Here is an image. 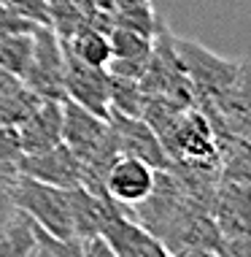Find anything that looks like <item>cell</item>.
<instances>
[{"label": "cell", "instance_id": "1", "mask_svg": "<svg viewBox=\"0 0 251 257\" xmlns=\"http://www.w3.org/2000/svg\"><path fill=\"white\" fill-rule=\"evenodd\" d=\"M173 46H176V54L192 84L194 106L200 111H213L216 103L221 100V95L232 84L235 73H238V62L219 57L211 49H205L203 44L189 41V38L173 36Z\"/></svg>", "mask_w": 251, "mask_h": 257}, {"label": "cell", "instance_id": "18", "mask_svg": "<svg viewBox=\"0 0 251 257\" xmlns=\"http://www.w3.org/2000/svg\"><path fill=\"white\" fill-rule=\"evenodd\" d=\"M221 254H227V257H251V233L227 235L224 244H221Z\"/></svg>", "mask_w": 251, "mask_h": 257}, {"label": "cell", "instance_id": "17", "mask_svg": "<svg viewBox=\"0 0 251 257\" xmlns=\"http://www.w3.org/2000/svg\"><path fill=\"white\" fill-rule=\"evenodd\" d=\"M22 155L19 149V136L14 124H0V165H14Z\"/></svg>", "mask_w": 251, "mask_h": 257}, {"label": "cell", "instance_id": "10", "mask_svg": "<svg viewBox=\"0 0 251 257\" xmlns=\"http://www.w3.org/2000/svg\"><path fill=\"white\" fill-rule=\"evenodd\" d=\"M154 173L157 168H151L149 163L132 157V155H122L116 157V163L108 168L106 173V192L116 203L122 206H135L151 192L154 187Z\"/></svg>", "mask_w": 251, "mask_h": 257}, {"label": "cell", "instance_id": "4", "mask_svg": "<svg viewBox=\"0 0 251 257\" xmlns=\"http://www.w3.org/2000/svg\"><path fill=\"white\" fill-rule=\"evenodd\" d=\"M100 235L108 241L114 257H165V246L157 235H151L141 222H135L124 208L108 198L106 214L100 222Z\"/></svg>", "mask_w": 251, "mask_h": 257}, {"label": "cell", "instance_id": "21", "mask_svg": "<svg viewBox=\"0 0 251 257\" xmlns=\"http://www.w3.org/2000/svg\"><path fill=\"white\" fill-rule=\"evenodd\" d=\"M151 6V0H114V11H124V9H146Z\"/></svg>", "mask_w": 251, "mask_h": 257}, {"label": "cell", "instance_id": "20", "mask_svg": "<svg viewBox=\"0 0 251 257\" xmlns=\"http://www.w3.org/2000/svg\"><path fill=\"white\" fill-rule=\"evenodd\" d=\"M14 208H17V206H14V200H11V195H9V190H0V235H3L6 225H9Z\"/></svg>", "mask_w": 251, "mask_h": 257}, {"label": "cell", "instance_id": "11", "mask_svg": "<svg viewBox=\"0 0 251 257\" xmlns=\"http://www.w3.org/2000/svg\"><path fill=\"white\" fill-rule=\"evenodd\" d=\"M108 119L97 116L92 111H87L84 106L73 100H62V141L73 149V155L81 160H87L97 149V144L108 136Z\"/></svg>", "mask_w": 251, "mask_h": 257}, {"label": "cell", "instance_id": "9", "mask_svg": "<svg viewBox=\"0 0 251 257\" xmlns=\"http://www.w3.org/2000/svg\"><path fill=\"white\" fill-rule=\"evenodd\" d=\"M22 155L52 149L62 141V100H38L30 114L17 124Z\"/></svg>", "mask_w": 251, "mask_h": 257}, {"label": "cell", "instance_id": "12", "mask_svg": "<svg viewBox=\"0 0 251 257\" xmlns=\"http://www.w3.org/2000/svg\"><path fill=\"white\" fill-rule=\"evenodd\" d=\"M65 49L79 57L81 62L87 65H95V68H106L108 60H111V41H108V33L97 30V27L84 22L79 30L73 33L71 38H62Z\"/></svg>", "mask_w": 251, "mask_h": 257}, {"label": "cell", "instance_id": "15", "mask_svg": "<svg viewBox=\"0 0 251 257\" xmlns=\"http://www.w3.org/2000/svg\"><path fill=\"white\" fill-rule=\"evenodd\" d=\"M33 54V33H11L0 36V68L6 73L22 79Z\"/></svg>", "mask_w": 251, "mask_h": 257}, {"label": "cell", "instance_id": "7", "mask_svg": "<svg viewBox=\"0 0 251 257\" xmlns=\"http://www.w3.org/2000/svg\"><path fill=\"white\" fill-rule=\"evenodd\" d=\"M108 124L114 127L116 141L122 147V155H132L143 163H149L157 171H170V155L162 147L159 136L151 130V124L143 116H127L119 111H108Z\"/></svg>", "mask_w": 251, "mask_h": 257}, {"label": "cell", "instance_id": "2", "mask_svg": "<svg viewBox=\"0 0 251 257\" xmlns=\"http://www.w3.org/2000/svg\"><path fill=\"white\" fill-rule=\"evenodd\" d=\"M14 206L30 214L44 230L54 233L57 238H73V219H71V198L68 190L54 184L36 182L30 176L17 173V179L9 187Z\"/></svg>", "mask_w": 251, "mask_h": 257}, {"label": "cell", "instance_id": "14", "mask_svg": "<svg viewBox=\"0 0 251 257\" xmlns=\"http://www.w3.org/2000/svg\"><path fill=\"white\" fill-rule=\"evenodd\" d=\"M108 98H111V111H119L127 116H141L143 114V100L146 92L138 79H124V76L108 73Z\"/></svg>", "mask_w": 251, "mask_h": 257}, {"label": "cell", "instance_id": "19", "mask_svg": "<svg viewBox=\"0 0 251 257\" xmlns=\"http://www.w3.org/2000/svg\"><path fill=\"white\" fill-rule=\"evenodd\" d=\"M79 252H81V257H100V254L114 257V252H111V246H108V241L103 238L100 233L87 235V238H79Z\"/></svg>", "mask_w": 251, "mask_h": 257}, {"label": "cell", "instance_id": "16", "mask_svg": "<svg viewBox=\"0 0 251 257\" xmlns=\"http://www.w3.org/2000/svg\"><path fill=\"white\" fill-rule=\"evenodd\" d=\"M6 3H9L22 19H27V22H33V25H49V27H52V17H49L46 0H6Z\"/></svg>", "mask_w": 251, "mask_h": 257}, {"label": "cell", "instance_id": "13", "mask_svg": "<svg viewBox=\"0 0 251 257\" xmlns=\"http://www.w3.org/2000/svg\"><path fill=\"white\" fill-rule=\"evenodd\" d=\"M33 249H36V219L22 208H14L0 235V257H33Z\"/></svg>", "mask_w": 251, "mask_h": 257}, {"label": "cell", "instance_id": "6", "mask_svg": "<svg viewBox=\"0 0 251 257\" xmlns=\"http://www.w3.org/2000/svg\"><path fill=\"white\" fill-rule=\"evenodd\" d=\"M17 171L22 176H30L44 184L62 187V190H71V187H79L84 182L81 160L73 155V149L65 141H60L52 149L36 152V155H19Z\"/></svg>", "mask_w": 251, "mask_h": 257}, {"label": "cell", "instance_id": "3", "mask_svg": "<svg viewBox=\"0 0 251 257\" xmlns=\"http://www.w3.org/2000/svg\"><path fill=\"white\" fill-rule=\"evenodd\" d=\"M62 76H65L62 38L49 25H38L33 30V54L22 84L41 100H65Z\"/></svg>", "mask_w": 251, "mask_h": 257}, {"label": "cell", "instance_id": "5", "mask_svg": "<svg viewBox=\"0 0 251 257\" xmlns=\"http://www.w3.org/2000/svg\"><path fill=\"white\" fill-rule=\"evenodd\" d=\"M65 52V76H62V84H65V98L84 106L87 111H92L97 116H106L111 111V98H108V81L111 76L106 68H95L81 62L79 57H73L71 52L62 44Z\"/></svg>", "mask_w": 251, "mask_h": 257}, {"label": "cell", "instance_id": "8", "mask_svg": "<svg viewBox=\"0 0 251 257\" xmlns=\"http://www.w3.org/2000/svg\"><path fill=\"white\" fill-rule=\"evenodd\" d=\"M211 214L224 238L251 233V179H221L213 192Z\"/></svg>", "mask_w": 251, "mask_h": 257}]
</instances>
